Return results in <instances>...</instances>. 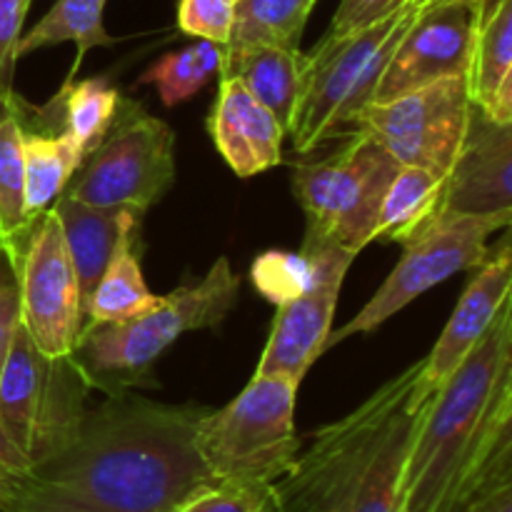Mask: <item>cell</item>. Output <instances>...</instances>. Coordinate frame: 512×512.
<instances>
[{"label": "cell", "instance_id": "6da1fadb", "mask_svg": "<svg viewBox=\"0 0 512 512\" xmlns=\"http://www.w3.org/2000/svg\"><path fill=\"white\" fill-rule=\"evenodd\" d=\"M205 410L108 395L63 450L35 465L5 512H173L218 480L195 445Z\"/></svg>", "mask_w": 512, "mask_h": 512}, {"label": "cell", "instance_id": "7a4b0ae2", "mask_svg": "<svg viewBox=\"0 0 512 512\" xmlns=\"http://www.w3.org/2000/svg\"><path fill=\"white\" fill-rule=\"evenodd\" d=\"M500 480H512V300L425 405L405 455L400 505L460 512Z\"/></svg>", "mask_w": 512, "mask_h": 512}, {"label": "cell", "instance_id": "3957f363", "mask_svg": "<svg viewBox=\"0 0 512 512\" xmlns=\"http://www.w3.org/2000/svg\"><path fill=\"white\" fill-rule=\"evenodd\" d=\"M435 388L423 358L323 425L273 485L275 512H403L405 455Z\"/></svg>", "mask_w": 512, "mask_h": 512}, {"label": "cell", "instance_id": "277c9868", "mask_svg": "<svg viewBox=\"0 0 512 512\" xmlns=\"http://www.w3.org/2000/svg\"><path fill=\"white\" fill-rule=\"evenodd\" d=\"M428 0H405L383 20L348 35H328L303 53L300 90L288 133L298 155L353 133L360 110L373 103L385 65Z\"/></svg>", "mask_w": 512, "mask_h": 512}, {"label": "cell", "instance_id": "5b68a950", "mask_svg": "<svg viewBox=\"0 0 512 512\" xmlns=\"http://www.w3.org/2000/svg\"><path fill=\"white\" fill-rule=\"evenodd\" d=\"M240 278L228 258H220L203 280L163 295V303L118 323L85 325L73 358L90 388L105 395L153 385L150 368L185 333L218 328L238 300Z\"/></svg>", "mask_w": 512, "mask_h": 512}, {"label": "cell", "instance_id": "8992f818", "mask_svg": "<svg viewBox=\"0 0 512 512\" xmlns=\"http://www.w3.org/2000/svg\"><path fill=\"white\" fill-rule=\"evenodd\" d=\"M298 388L280 375H253L233 403L200 415L195 445L218 483L275 485L293 468L300 453Z\"/></svg>", "mask_w": 512, "mask_h": 512}, {"label": "cell", "instance_id": "52a82bcc", "mask_svg": "<svg viewBox=\"0 0 512 512\" xmlns=\"http://www.w3.org/2000/svg\"><path fill=\"white\" fill-rule=\"evenodd\" d=\"M400 163L363 130L325 160L293 168V193L308 218L303 248H343L358 255L373 243L380 205Z\"/></svg>", "mask_w": 512, "mask_h": 512}, {"label": "cell", "instance_id": "ba28073f", "mask_svg": "<svg viewBox=\"0 0 512 512\" xmlns=\"http://www.w3.org/2000/svg\"><path fill=\"white\" fill-rule=\"evenodd\" d=\"M93 393L73 355L40 353L20 325L0 373V423L35 465L68 445Z\"/></svg>", "mask_w": 512, "mask_h": 512}, {"label": "cell", "instance_id": "9c48e42d", "mask_svg": "<svg viewBox=\"0 0 512 512\" xmlns=\"http://www.w3.org/2000/svg\"><path fill=\"white\" fill-rule=\"evenodd\" d=\"M175 180V135L168 123L120 100L115 123L83 158L65 195L93 208L145 213Z\"/></svg>", "mask_w": 512, "mask_h": 512}, {"label": "cell", "instance_id": "30bf717a", "mask_svg": "<svg viewBox=\"0 0 512 512\" xmlns=\"http://www.w3.org/2000/svg\"><path fill=\"white\" fill-rule=\"evenodd\" d=\"M512 215H440L423 233L403 245V258L385 278L378 293L343 328L330 330L325 350L340 340L378 330L385 320L408 308L450 275L478 268L488 255V240L510 228Z\"/></svg>", "mask_w": 512, "mask_h": 512}, {"label": "cell", "instance_id": "8fae6325", "mask_svg": "<svg viewBox=\"0 0 512 512\" xmlns=\"http://www.w3.org/2000/svg\"><path fill=\"white\" fill-rule=\"evenodd\" d=\"M0 248L18 275L20 323L35 348L50 358L73 355L85 318L78 275L55 210L40 213L13 243Z\"/></svg>", "mask_w": 512, "mask_h": 512}, {"label": "cell", "instance_id": "7c38bea8", "mask_svg": "<svg viewBox=\"0 0 512 512\" xmlns=\"http://www.w3.org/2000/svg\"><path fill=\"white\" fill-rule=\"evenodd\" d=\"M470 110L465 75H450L398 98L368 103L353 130L378 140L400 165L430 170L445 180L465 140Z\"/></svg>", "mask_w": 512, "mask_h": 512}, {"label": "cell", "instance_id": "4fadbf2b", "mask_svg": "<svg viewBox=\"0 0 512 512\" xmlns=\"http://www.w3.org/2000/svg\"><path fill=\"white\" fill-rule=\"evenodd\" d=\"M300 253L313 260V283L298 298L278 305L268 345L255 368V375H280L295 383H300L310 365L325 353L345 273L358 258L333 245Z\"/></svg>", "mask_w": 512, "mask_h": 512}, {"label": "cell", "instance_id": "5bb4252c", "mask_svg": "<svg viewBox=\"0 0 512 512\" xmlns=\"http://www.w3.org/2000/svg\"><path fill=\"white\" fill-rule=\"evenodd\" d=\"M475 0H428L385 65L373 103L398 98L450 75H465Z\"/></svg>", "mask_w": 512, "mask_h": 512}, {"label": "cell", "instance_id": "9a60e30c", "mask_svg": "<svg viewBox=\"0 0 512 512\" xmlns=\"http://www.w3.org/2000/svg\"><path fill=\"white\" fill-rule=\"evenodd\" d=\"M440 215H512V123L470 110L460 153L443 180Z\"/></svg>", "mask_w": 512, "mask_h": 512}, {"label": "cell", "instance_id": "2e32d148", "mask_svg": "<svg viewBox=\"0 0 512 512\" xmlns=\"http://www.w3.org/2000/svg\"><path fill=\"white\" fill-rule=\"evenodd\" d=\"M473 270V278L465 285L438 343L425 355V373L433 385L443 383L463 363L465 355L495 323L503 305L512 300V250L508 235H503L493 250L488 248L483 263Z\"/></svg>", "mask_w": 512, "mask_h": 512}, {"label": "cell", "instance_id": "e0dca14e", "mask_svg": "<svg viewBox=\"0 0 512 512\" xmlns=\"http://www.w3.org/2000/svg\"><path fill=\"white\" fill-rule=\"evenodd\" d=\"M208 130L218 153L238 178H253L283 163L285 128L240 80L220 78Z\"/></svg>", "mask_w": 512, "mask_h": 512}, {"label": "cell", "instance_id": "ac0fdd59", "mask_svg": "<svg viewBox=\"0 0 512 512\" xmlns=\"http://www.w3.org/2000/svg\"><path fill=\"white\" fill-rule=\"evenodd\" d=\"M465 85L473 108L512 123V0H475Z\"/></svg>", "mask_w": 512, "mask_h": 512}, {"label": "cell", "instance_id": "d6986e66", "mask_svg": "<svg viewBox=\"0 0 512 512\" xmlns=\"http://www.w3.org/2000/svg\"><path fill=\"white\" fill-rule=\"evenodd\" d=\"M120 100L123 98L118 88L108 80L88 78L80 83L65 80L58 95H53V100L43 108H33L15 98L13 93V108L25 130L68 135L78 145L80 153L88 155L118 118Z\"/></svg>", "mask_w": 512, "mask_h": 512}, {"label": "cell", "instance_id": "ffe728a7", "mask_svg": "<svg viewBox=\"0 0 512 512\" xmlns=\"http://www.w3.org/2000/svg\"><path fill=\"white\" fill-rule=\"evenodd\" d=\"M50 208L58 215L60 230H63L75 275H78L85 318L90 295L113 258L118 238L130 225H140L145 213L133 208H93V205L80 203L65 193Z\"/></svg>", "mask_w": 512, "mask_h": 512}, {"label": "cell", "instance_id": "44dd1931", "mask_svg": "<svg viewBox=\"0 0 512 512\" xmlns=\"http://www.w3.org/2000/svg\"><path fill=\"white\" fill-rule=\"evenodd\" d=\"M300 68H303L300 48H278V45L225 48L220 78L240 80L288 133L300 90Z\"/></svg>", "mask_w": 512, "mask_h": 512}, {"label": "cell", "instance_id": "7402d4cb", "mask_svg": "<svg viewBox=\"0 0 512 512\" xmlns=\"http://www.w3.org/2000/svg\"><path fill=\"white\" fill-rule=\"evenodd\" d=\"M140 225H130L118 238L108 268L100 275L93 295H90L85 325L118 323V320L135 318L155 305L163 303V295H153L145 285L140 273V250H138ZM83 325V328H85Z\"/></svg>", "mask_w": 512, "mask_h": 512}, {"label": "cell", "instance_id": "603a6c76", "mask_svg": "<svg viewBox=\"0 0 512 512\" xmlns=\"http://www.w3.org/2000/svg\"><path fill=\"white\" fill-rule=\"evenodd\" d=\"M443 178L423 168L400 165L380 205L373 243L405 245L413 235L423 233L440 210Z\"/></svg>", "mask_w": 512, "mask_h": 512}, {"label": "cell", "instance_id": "cb8c5ba5", "mask_svg": "<svg viewBox=\"0 0 512 512\" xmlns=\"http://www.w3.org/2000/svg\"><path fill=\"white\" fill-rule=\"evenodd\" d=\"M83 158L85 155L68 135L23 128L25 213L30 220L45 213L65 193Z\"/></svg>", "mask_w": 512, "mask_h": 512}, {"label": "cell", "instance_id": "d4e9b609", "mask_svg": "<svg viewBox=\"0 0 512 512\" xmlns=\"http://www.w3.org/2000/svg\"><path fill=\"white\" fill-rule=\"evenodd\" d=\"M108 0H55L53 8L33 25V30L20 35L18 58L38 48L58 43H75L78 55L70 68L68 80L78 73L80 63L90 48H108L113 45V35H108L103 25V10Z\"/></svg>", "mask_w": 512, "mask_h": 512}, {"label": "cell", "instance_id": "484cf974", "mask_svg": "<svg viewBox=\"0 0 512 512\" xmlns=\"http://www.w3.org/2000/svg\"><path fill=\"white\" fill-rule=\"evenodd\" d=\"M315 3L318 0H238L225 48L278 45L298 50Z\"/></svg>", "mask_w": 512, "mask_h": 512}, {"label": "cell", "instance_id": "4316f807", "mask_svg": "<svg viewBox=\"0 0 512 512\" xmlns=\"http://www.w3.org/2000/svg\"><path fill=\"white\" fill-rule=\"evenodd\" d=\"M223 53L225 45L198 40L195 45L163 55L158 63L145 70V75H140V83L155 85L160 100L173 108L198 95L213 75H220Z\"/></svg>", "mask_w": 512, "mask_h": 512}, {"label": "cell", "instance_id": "83f0119b", "mask_svg": "<svg viewBox=\"0 0 512 512\" xmlns=\"http://www.w3.org/2000/svg\"><path fill=\"white\" fill-rule=\"evenodd\" d=\"M30 225L25 213L23 125L13 108V93L0 100V245H8Z\"/></svg>", "mask_w": 512, "mask_h": 512}, {"label": "cell", "instance_id": "f1b7e54d", "mask_svg": "<svg viewBox=\"0 0 512 512\" xmlns=\"http://www.w3.org/2000/svg\"><path fill=\"white\" fill-rule=\"evenodd\" d=\"M313 273V260L305 258L303 253H285V250H268L258 255L250 268L255 290L275 305H283L305 293L313 283Z\"/></svg>", "mask_w": 512, "mask_h": 512}, {"label": "cell", "instance_id": "f546056e", "mask_svg": "<svg viewBox=\"0 0 512 512\" xmlns=\"http://www.w3.org/2000/svg\"><path fill=\"white\" fill-rule=\"evenodd\" d=\"M173 512H275L273 485L215 483L190 495Z\"/></svg>", "mask_w": 512, "mask_h": 512}, {"label": "cell", "instance_id": "4dcf8cb0", "mask_svg": "<svg viewBox=\"0 0 512 512\" xmlns=\"http://www.w3.org/2000/svg\"><path fill=\"white\" fill-rule=\"evenodd\" d=\"M235 23V0H180L178 25L200 40L228 45Z\"/></svg>", "mask_w": 512, "mask_h": 512}, {"label": "cell", "instance_id": "1f68e13d", "mask_svg": "<svg viewBox=\"0 0 512 512\" xmlns=\"http://www.w3.org/2000/svg\"><path fill=\"white\" fill-rule=\"evenodd\" d=\"M28 5L23 0H0V100L13 93V73L18 63V43Z\"/></svg>", "mask_w": 512, "mask_h": 512}, {"label": "cell", "instance_id": "d6a6232c", "mask_svg": "<svg viewBox=\"0 0 512 512\" xmlns=\"http://www.w3.org/2000/svg\"><path fill=\"white\" fill-rule=\"evenodd\" d=\"M30 475H33V463L0 423V512L8 510L20 498Z\"/></svg>", "mask_w": 512, "mask_h": 512}, {"label": "cell", "instance_id": "836d02e7", "mask_svg": "<svg viewBox=\"0 0 512 512\" xmlns=\"http://www.w3.org/2000/svg\"><path fill=\"white\" fill-rule=\"evenodd\" d=\"M20 290L18 275H15L13 263L8 253L0 248V373L8 360L10 345H13L15 333L20 328Z\"/></svg>", "mask_w": 512, "mask_h": 512}, {"label": "cell", "instance_id": "e575fe53", "mask_svg": "<svg viewBox=\"0 0 512 512\" xmlns=\"http://www.w3.org/2000/svg\"><path fill=\"white\" fill-rule=\"evenodd\" d=\"M403 3L405 0H340L328 35H348L353 30L365 28V25L378 23Z\"/></svg>", "mask_w": 512, "mask_h": 512}, {"label": "cell", "instance_id": "d590c367", "mask_svg": "<svg viewBox=\"0 0 512 512\" xmlns=\"http://www.w3.org/2000/svg\"><path fill=\"white\" fill-rule=\"evenodd\" d=\"M460 512H512V480L488 485L475 493Z\"/></svg>", "mask_w": 512, "mask_h": 512}, {"label": "cell", "instance_id": "8d00e7d4", "mask_svg": "<svg viewBox=\"0 0 512 512\" xmlns=\"http://www.w3.org/2000/svg\"><path fill=\"white\" fill-rule=\"evenodd\" d=\"M23 3H25V5H28V8H30V3H33V0H23Z\"/></svg>", "mask_w": 512, "mask_h": 512}, {"label": "cell", "instance_id": "74e56055", "mask_svg": "<svg viewBox=\"0 0 512 512\" xmlns=\"http://www.w3.org/2000/svg\"><path fill=\"white\" fill-rule=\"evenodd\" d=\"M438 3H443V0H438Z\"/></svg>", "mask_w": 512, "mask_h": 512}, {"label": "cell", "instance_id": "f35d334b", "mask_svg": "<svg viewBox=\"0 0 512 512\" xmlns=\"http://www.w3.org/2000/svg\"><path fill=\"white\" fill-rule=\"evenodd\" d=\"M235 3H238V0H235Z\"/></svg>", "mask_w": 512, "mask_h": 512}]
</instances>
